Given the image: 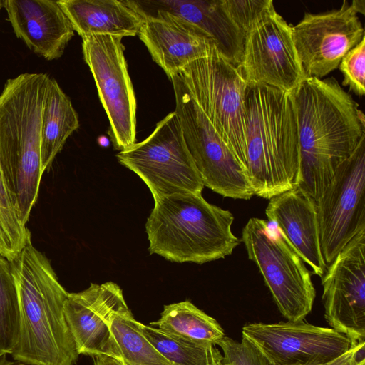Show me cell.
<instances>
[{
  "label": "cell",
  "instance_id": "9c48e42d",
  "mask_svg": "<svg viewBox=\"0 0 365 365\" xmlns=\"http://www.w3.org/2000/svg\"><path fill=\"white\" fill-rule=\"evenodd\" d=\"M170 81L175 112L204 186L225 197L249 200L254 195L248 175L216 133L178 74Z\"/></svg>",
  "mask_w": 365,
  "mask_h": 365
},
{
  "label": "cell",
  "instance_id": "d6986e66",
  "mask_svg": "<svg viewBox=\"0 0 365 365\" xmlns=\"http://www.w3.org/2000/svg\"><path fill=\"white\" fill-rule=\"evenodd\" d=\"M16 36L47 60L60 58L74 31L58 1H2Z\"/></svg>",
  "mask_w": 365,
  "mask_h": 365
},
{
  "label": "cell",
  "instance_id": "f1b7e54d",
  "mask_svg": "<svg viewBox=\"0 0 365 365\" xmlns=\"http://www.w3.org/2000/svg\"><path fill=\"white\" fill-rule=\"evenodd\" d=\"M224 3L230 17L245 35L274 6L272 0H224Z\"/></svg>",
  "mask_w": 365,
  "mask_h": 365
},
{
  "label": "cell",
  "instance_id": "836d02e7",
  "mask_svg": "<svg viewBox=\"0 0 365 365\" xmlns=\"http://www.w3.org/2000/svg\"><path fill=\"white\" fill-rule=\"evenodd\" d=\"M356 365H365V359L360 360Z\"/></svg>",
  "mask_w": 365,
  "mask_h": 365
},
{
  "label": "cell",
  "instance_id": "ffe728a7",
  "mask_svg": "<svg viewBox=\"0 0 365 365\" xmlns=\"http://www.w3.org/2000/svg\"><path fill=\"white\" fill-rule=\"evenodd\" d=\"M265 213L313 273L322 278L328 267L321 251L314 201L294 187L269 199Z\"/></svg>",
  "mask_w": 365,
  "mask_h": 365
},
{
  "label": "cell",
  "instance_id": "3957f363",
  "mask_svg": "<svg viewBox=\"0 0 365 365\" xmlns=\"http://www.w3.org/2000/svg\"><path fill=\"white\" fill-rule=\"evenodd\" d=\"M247 174L254 195L272 197L296 186L300 150L292 95L248 84L245 93Z\"/></svg>",
  "mask_w": 365,
  "mask_h": 365
},
{
  "label": "cell",
  "instance_id": "4fadbf2b",
  "mask_svg": "<svg viewBox=\"0 0 365 365\" xmlns=\"http://www.w3.org/2000/svg\"><path fill=\"white\" fill-rule=\"evenodd\" d=\"M324 318L353 345L365 341V230L356 235L322 277Z\"/></svg>",
  "mask_w": 365,
  "mask_h": 365
},
{
  "label": "cell",
  "instance_id": "9a60e30c",
  "mask_svg": "<svg viewBox=\"0 0 365 365\" xmlns=\"http://www.w3.org/2000/svg\"><path fill=\"white\" fill-rule=\"evenodd\" d=\"M242 334L275 365H314L334 359L354 346L345 335L304 319L274 324L250 323Z\"/></svg>",
  "mask_w": 365,
  "mask_h": 365
},
{
  "label": "cell",
  "instance_id": "44dd1931",
  "mask_svg": "<svg viewBox=\"0 0 365 365\" xmlns=\"http://www.w3.org/2000/svg\"><path fill=\"white\" fill-rule=\"evenodd\" d=\"M58 3L81 38L91 35L135 36L144 22L143 17L125 1L60 0Z\"/></svg>",
  "mask_w": 365,
  "mask_h": 365
},
{
  "label": "cell",
  "instance_id": "7c38bea8",
  "mask_svg": "<svg viewBox=\"0 0 365 365\" xmlns=\"http://www.w3.org/2000/svg\"><path fill=\"white\" fill-rule=\"evenodd\" d=\"M248 84L291 93L306 77L292 36V26L269 8L246 33L237 66Z\"/></svg>",
  "mask_w": 365,
  "mask_h": 365
},
{
  "label": "cell",
  "instance_id": "d6a6232c",
  "mask_svg": "<svg viewBox=\"0 0 365 365\" xmlns=\"http://www.w3.org/2000/svg\"><path fill=\"white\" fill-rule=\"evenodd\" d=\"M351 3L353 4L354 6L355 7V9L358 13H361L362 14H364V11H365L364 1L354 0V1H352Z\"/></svg>",
  "mask_w": 365,
  "mask_h": 365
},
{
  "label": "cell",
  "instance_id": "30bf717a",
  "mask_svg": "<svg viewBox=\"0 0 365 365\" xmlns=\"http://www.w3.org/2000/svg\"><path fill=\"white\" fill-rule=\"evenodd\" d=\"M315 204L321 251L328 267L365 230V134Z\"/></svg>",
  "mask_w": 365,
  "mask_h": 365
},
{
  "label": "cell",
  "instance_id": "ba28073f",
  "mask_svg": "<svg viewBox=\"0 0 365 365\" xmlns=\"http://www.w3.org/2000/svg\"><path fill=\"white\" fill-rule=\"evenodd\" d=\"M116 157L145 182L153 199L201 194L204 188L175 111L158 122L148 138L120 150Z\"/></svg>",
  "mask_w": 365,
  "mask_h": 365
},
{
  "label": "cell",
  "instance_id": "e575fe53",
  "mask_svg": "<svg viewBox=\"0 0 365 365\" xmlns=\"http://www.w3.org/2000/svg\"><path fill=\"white\" fill-rule=\"evenodd\" d=\"M2 6H3L2 1H0V10H1V7H2Z\"/></svg>",
  "mask_w": 365,
  "mask_h": 365
},
{
  "label": "cell",
  "instance_id": "d590c367",
  "mask_svg": "<svg viewBox=\"0 0 365 365\" xmlns=\"http://www.w3.org/2000/svg\"><path fill=\"white\" fill-rule=\"evenodd\" d=\"M219 365H227V364H225L222 363V364H220Z\"/></svg>",
  "mask_w": 365,
  "mask_h": 365
},
{
  "label": "cell",
  "instance_id": "7402d4cb",
  "mask_svg": "<svg viewBox=\"0 0 365 365\" xmlns=\"http://www.w3.org/2000/svg\"><path fill=\"white\" fill-rule=\"evenodd\" d=\"M78 117L57 81L49 77L45 95L41 133L43 173L49 169L67 138L78 129Z\"/></svg>",
  "mask_w": 365,
  "mask_h": 365
},
{
  "label": "cell",
  "instance_id": "e0dca14e",
  "mask_svg": "<svg viewBox=\"0 0 365 365\" xmlns=\"http://www.w3.org/2000/svg\"><path fill=\"white\" fill-rule=\"evenodd\" d=\"M143 18L170 14L201 31L218 53L236 66L242 61L245 34L230 17L224 0H126Z\"/></svg>",
  "mask_w": 365,
  "mask_h": 365
},
{
  "label": "cell",
  "instance_id": "8fae6325",
  "mask_svg": "<svg viewBox=\"0 0 365 365\" xmlns=\"http://www.w3.org/2000/svg\"><path fill=\"white\" fill-rule=\"evenodd\" d=\"M122 38L111 35L82 38L84 60L109 120V137L115 149L120 150L136 139V100Z\"/></svg>",
  "mask_w": 365,
  "mask_h": 365
},
{
  "label": "cell",
  "instance_id": "484cf974",
  "mask_svg": "<svg viewBox=\"0 0 365 365\" xmlns=\"http://www.w3.org/2000/svg\"><path fill=\"white\" fill-rule=\"evenodd\" d=\"M19 293L10 262L0 255V356L11 354L20 332Z\"/></svg>",
  "mask_w": 365,
  "mask_h": 365
},
{
  "label": "cell",
  "instance_id": "277c9868",
  "mask_svg": "<svg viewBox=\"0 0 365 365\" xmlns=\"http://www.w3.org/2000/svg\"><path fill=\"white\" fill-rule=\"evenodd\" d=\"M49 76L22 73L0 94V168L11 202L26 224L39 192L41 120Z\"/></svg>",
  "mask_w": 365,
  "mask_h": 365
},
{
  "label": "cell",
  "instance_id": "5b68a950",
  "mask_svg": "<svg viewBox=\"0 0 365 365\" xmlns=\"http://www.w3.org/2000/svg\"><path fill=\"white\" fill-rule=\"evenodd\" d=\"M154 202L145 223L150 254L201 264L225 258L240 243L231 230L232 212L207 202L202 193L173 194Z\"/></svg>",
  "mask_w": 365,
  "mask_h": 365
},
{
  "label": "cell",
  "instance_id": "cb8c5ba5",
  "mask_svg": "<svg viewBox=\"0 0 365 365\" xmlns=\"http://www.w3.org/2000/svg\"><path fill=\"white\" fill-rule=\"evenodd\" d=\"M129 308L115 313L110 322L113 339L125 365H172L144 336Z\"/></svg>",
  "mask_w": 365,
  "mask_h": 365
},
{
  "label": "cell",
  "instance_id": "f546056e",
  "mask_svg": "<svg viewBox=\"0 0 365 365\" xmlns=\"http://www.w3.org/2000/svg\"><path fill=\"white\" fill-rule=\"evenodd\" d=\"M365 341L352 346L346 352L333 360L314 365H356L365 359Z\"/></svg>",
  "mask_w": 365,
  "mask_h": 365
},
{
  "label": "cell",
  "instance_id": "83f0119b",
  "mask_svg": "<svg viewBox=\"0 0 365 365\" xmlns=\"http://www.w3.org/2000/svg\"><path fill=\"white\" fill-rule=\"evenodd\" d=\"M339 69L344 75L343 86H349L357 96L365 93V38L341 59Z\"/></svg>",
  "mask_w": 365,
  "mask_h": 365
},
{
  "label": "cell",
  "instance_id": "ac0fdd59",
  "mask_svg": "<svg viewBox=\"0 0 365 365\" xmlns=\"http://www.w3.org/2000/svg\"><path fill=\"white\" fill-rule=\"evenodd\" d=\"M143 19L139 38L170 79L215 48L201 31L174 16L156 12Z\"/></svg>",
  "mask_w": 365,
  "mask_h": 365
},
{
  "label": "cell",
  "instance_id": "1f68e13d",
  "mask_svg": "<svg viewBox=\"0 0 365 365\" xmlns=\"http://www.w3.org/2000/svg\"><path fill=\"white\" fill-rule=\"evenodd\" d=\"M0 365H38V364L24 362V361H18V360L11 361H8L6 359H5L4 357L0 360Z\"/></svg>",
  "mask_w": 365,
  "mask_h": 365
},
{
  "label": "cell",
  "instance_id": "7a4b0ae2",
  "mask_svg": "<svg viewBox=\"0 0 365 365\" xmlns=\"http://www.w3.org/2000/svg\"><path fill=\"white\" fill-rule=\"evenodd\" d=\"M21 313L15 360L38 365H75L78 353L64 315L68 292L31 235L10 262Z\"/></svg>",
  "mask_w": 365,
  "mask_h": 365
},
{
  "label": "cell",
  "instance_id": "5bb4252c",
  "mask_svg": "<svg viewBox=\"0 0 365 365\" xmlns=\"http://www.w3.org/2000/svg\"><path fill=\"white\" fill-rule=\"evenodd\" d=\"M352 3L320 14L305 13L292 26L294 46L306 77L322 78L335 70L343 57L364 37Z\"/></svg>",
  "mask_w": 365,
  "mask_h": 365
},
{
  "label": "cell",
  "instance_id": "52a82bcc",
  "mask_svg": "<svg viewBox=\"0 0 365 365\" xmlns=\"http://www.w3.org/2000/svg\"><path fill=\"white\" fill-rule=\"evenodd\" d=\"M242 241L281 314L287 321L304 319L316 292L309 271L284 235L270 222L252 217L242 230Z\"/></svg>",
  "mask_w": 365,
  "mask_h": 365
},
{
  "label": "cell",
  "instance_id": "8992f818",
  "mask_svg": "<svg viewBox=\"0 0 365 365\" xmlns=\"http://www.w3.org/2000/svg\"><path fill=\"white\" fill-rule=\"evenodd\" d=\"M178 75L247 173L245 103L247 82L240 69L213 48L207 56L191 63Z\"/></svg>",
  "mask_w": 365,
  "mask_h": 365
},
{
  "label": "cell",
  "instance_id": "d4e9b609",
  "mask_svg": "<svg viewBox=\"0 0 365 365\" xmlns=\"http://www.w3.org/2000/svg\"><path fill=\"white\" fill-rule=\"evenodd\" d=\"M144 336L172 365H219L222 354L213 344L196 343L140 322Z\"/></svg>",
  "mask_w": 365,
  "mask_h": 365
},
{
  "label": "cell",
  "instance_id": "603a6c76",
  "mask_svg": "<svg viewBox=\"0 0 365 365\" xmlns=\"http://www.w3.org/2000/svg\"><path fill=\"white\" fill-rule=\"evenodd\" d=\"M150 325L196 343L216 345L225 336L220 324L188 300L165 305L160 319Z\"/></svg>",
  "mask_w": 365,
  "mask_h": 365
},
{
  "label": "cell",
  "instance_id": "4dcf8cb0",
  "mask_svg": "<svg viewBox=\"0 0 365 365\" xmlns=\"http://www.w3.org/2000/svg\"><path fill=\"white\" fill-rule=\"evenodd\" d=\"M92 359L93 365H125L120 359L106 354L93 356Z\"/></svg>",
  "mask_w": 365,
  "mask_h": 365
},
{
  "label": "cell",
  "instance_id": "2e32d148",
  "mask_svg": "<svg viewBox=\"0 0 365 365\" xmlns=\"http://www.w3.org/2000/svg\"><path fill=\"white\" fill-rule=\"evenodd\" d=\"M127 308L122 289L113 282L91 283L82 292L68 293L64 315L78 354H106L120 360L110 322Z\"/></svg>",
  "mask_w": 365,
  "mask_h": 365
},
{
  "label": "cell",
  "instance_id": "6da1fadb",
  "mask_svg": "<svg viewBox=\"0 0 365 365\" xmlns=\"http://www.w3.org/2000/svg\"><path fill=\"white\" fill-rule=\"evenodd\" d=\"M291 93L300 150L295 187L316 203L365 134L364 115L333 77H307Z\"/></svg>",
  "mask_w": 365,
  "mask_h": 365
},
{
  "label": "cell",
  "instance_id": "4316f807",
  "mask_svg": "<svg viewBox=\"0 0 365 365\" xmlns=\"http://www.w3.org/2000/svg\"><path fill=\"white\" fill-rule=\"evenodd\" d=\"M216 345L222 350L225 364L275 365L256 344L243 335L240 341L225 336Z\"/></svg>",
  "mask_w": 365,
  "mask_h": 365
}]
</instances>
